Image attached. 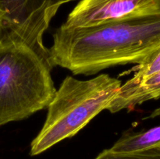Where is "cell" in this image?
<instances>
[{
    "label": "cell",
    "instance_id": "2",
    "mask_svg": "<svg viewBox=\"0 0 160 159\" xmlns=\"http://www.w3.org/2000/svg\"><path fill=\"white\" fill-rule=\"evenodd\" d=\"M159 48L160 15H157L86 27L61 26L53 34L48 52L53 66L88 76L115 65H138Z\"/></svg>",
    "mask_w": 160,
    "mask_h": 159
},
{
    "label": "cell",
    "instance_id": "4",
    "mask_svg": "<svg viewBox=\"0 0 160 159\" xmlns=\"http://www.w3.org/2000/svg\"><path fill=\"white\" fill-rule=\"evenodd\" d=\"M160 15V0H81L62 27H86L134 17Z\"/></svg>",
    "mask_w": 160,
    "mask_h": 159
},
{
    "label": "cell",
    "instance_id": "6",
    "mask_svg": "<svg viewBox=\"0 0 160 159\" xmlns=\"http://www.w3.org/2000/svg\"><path fill=\"white\" fill-rule=\"evenodd\" d=\"M74 0H0V32L23 22L45 2L62 5Z\"/></svg>",
    "mask_w": 160,
    "mask_h": 159
},
{
    "label": "cell",
    "instance_id": "7",
    "mask_svg": "<svg viewBox=\"0 0 160 159\" xmlns=\"http://www.w3.org/2000/svg\"><path fill=\"white\" fill-rule=\"evenodd\" d=\"M160 147V125L145 131L124 133L109 149L116 153H130Z\"/></svg>",
    "mask_w": 160,
    "mask_h": 159
},
{
    "label": "cell",
    "instance_id": "1",
    "mask_svg": "<svg viewBox=\"0 0 160 159\" xmlns=\"http://www.w3.org/2000/svg\"><path fill=\"white\" fill-rule=\"evenodd\" d=\"M60 5L45 2L0 32V126L48 108L56 89L44 32Z\"/></svg>",
    "mask_w": 160,
    "mask_h": 159
},
{
    "label": "cell",
    "instance_id": "3",
    "mask_svg": "<svg viewBox=\"0 0 160 159\" xmlns=\"http://www.w3.org/2000/svg\"><path fill=\"white\" fill-rule=\"evenodd\" d=\"M121 85L120 80L108 74L86 80L67 76L48 106L43 127L31 142V156L76 135L107 108Z\"/></svg>",
    "mask_w": 160,
    "mask_h": 159
},
{
    "label": "cell",
    "instance_id": "5",
    "mask_svg": "<svg viewBox=\"0 0 160 159\" xmlns=\"http://www.w3.org/2000/svg\"><path fill=\"white\" fill-rule=\"evenodd\" d=\"M160 98V71L139 80L130 79L121 85L106 110L112 113L133 109L146 101Z\"/></svg>",
    "mask_w": 160,
    "mask_h": 159
},
{
    "label": "cell",
    "instance_id": "9",
    "mask_svg": "<svg viewBox=\"0 0 160 159\" xmlns=\"http://www.w3.org/2000/svg\"></svg>",
    "mask_w": 160,
    "mask_h": 159
},
{
    "label": "cell",
    "instance_id": "8",
    "mask_svg": "<svg viewBox=\"0 0 160 159\" xmlns=\"http://www.w3.org/2000/svg\"><path fill=\"white\" fill-rule=\"evenodd\" d=\"M95 159H160V147L130 153H116L110 149L102 151Z\"/></svg>",
    "mask_w": 160,
    "mask_h": 159
}]
</instances>
